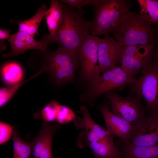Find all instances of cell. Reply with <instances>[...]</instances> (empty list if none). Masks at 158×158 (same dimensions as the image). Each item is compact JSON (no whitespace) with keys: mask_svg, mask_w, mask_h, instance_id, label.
<instances>
[{"mask_svg":"<svg viewBox=\"0 0 158 158\" xmlns=\"http://www.w3.org/2000/svg\"><path fill=\"white\" fill-rule=\"evenodd\" d=\"M61 2L63 12L61 25L54 36L44 35L41 40L47 45L56 43L76 55L78 49L89 34L90 21L79 11Z\"/></svg>","mask_w":158,"mask_h":158,"instance_id":"obj_1","label":"cell"},{"mask_svg":"<svg viewBox=\"0 0 158 158\" xmlns=\"http://www.w3.org/2000/svg\"><path fill=\"white\" fill-rule=\"evenodd\" d=\"M113 34L123 46L158 42L157 29L152 23L130 11L121 19Z\"/></svg>","mask_w":158,"mask_h":158,"instance_id":"obj_2","label":"cell"},{"mask_svg":"<svg viewBox=\"0 0 158 158\" xmlns=\"http://www.w3.org/2000/svg\"><path fill=\"white\" fill-rule=\"evenodd\" d=\"M132 4L129 0H93L91 6L94 16L90 33L96 36L113 33Z\"/></svg>","mask_w":158,"mask_h":158,"instance_id":"obj_3","label":"cell"},{"mask_svg":"<svg viewBox=\"0 0 158 158\" xmlns=\"http://www.w3.org/2000/svg\"><path fill=\"white\" fill-rule=\"evenodd\" d=\"M136 78L130 75L121 66H116L102 73L89 86L87 95L81 97L83 102L93 107L96 99L103 94L116 89L130 85Z\"/></svg>","mask_w":158,"mask_h":158,"instance_id":"obj_4","label":"cell"},{"mask_svg":"<svg viewBox=\"0 0 158 158\" xmlns=\"http://www.w3.org/2000/svg\"><path fill=\"white\" fill-rule=\"evenodd\" d=\"M43 67L58 85L72 81L79 67L76 55L59 46L54 52L48 55Z\"/></svg>","mask_w":158,"mask_h":158,"instance_id":"obj_5","label":"cell"},{"mask_svg":"<svg viewBox=\"0 0 158 158\" xmlns=\"http://www.w3.org/2000/svg\"><path fill=\"white\" fill-rule=\"evenodd\" d=\"M130 86V92L145 102L149 114L158 111V61L154 57Z\"/></svg>","mask_w":158,"mask_h":158,"instance_id":"obj_6","label":"cell"},{"mask_svg":"<svg viewBox=\"0 0 158 158\" xmlns=\"http://www.w3.org/2000/svg\"><path fill=\"white\" fill-rule=\"evenodd\" d=\"M104 95L109 103L111 112L132 125L146 116L147 108L142 104L141 99L137 95L130 92L127 96L123 97L111 91Z\"/></svg>","mask_w":158,"mask_h":158,"instance_id":"obj_7","label":"cell"},{"mask_svg":"<svg viewBox=\"0 0 158 158\" xmlns=\"http://www.w3.org/2000/svg\"><path fill=\"white\" fill-rule=\"evenodd\" d=\"M99 39L97 36L89 34L76 52L80 77L89 86L101 73L97 54Z\"/></svg>","mask_w":158,"mask_h":158,"instance_id":"obj_8","label":"cell"},{"mask_svg":"<svg viewBox=\"0 0 158 158\" xmlns=\"http://www.w3.org/2000/svg\"><path fill=\"white\" fill-rule=\"evenodd\" d=\"M83 118L77 117L73 121L75 128L82 129L78 136L77 144L82 149L88 147L90 143L114 138L107 129L97 124L91 117L86 105L80 107Z\"/></svg>","mask_w":158,"mask_h":158,"instance_id":"obj_9","label":"cell"},{"mask_svg":"<svg viewBox=\"0 0 158 158\" xmlns=\"http://www.w3.org/2000/svg\"><path fill=\"white\" fill-rule=\"evenodd\" d=\"M133 126L127 144L140 147L158 144V111L150 114Z\"/></svg>","mask_w":158,"mask_h":158,"instance_id":"obj_10","label":"cell"},{"mask_svg":"<svg viewBox=\"0 0 158 158\" xmlns=\"http://www.w3.org/2000/svg\"><path fill=\"white\" fill-rule=\"evenodd\" d=\"M123 46L108 34L100 38L98 58L101 72H104L121 64Z\"/></svg>","mask_w":158,"mask_h":158,"instance_id":"obj_11","label":"cell"},{"mask_svg":"<svg viewBox=\"0 0 158 158\" xmlns=\"http://www.w3.org/2000/svg\"><path fill=\"white\" fill-rule=\"evenodd\" d=\"M109 103L104 101L99 107L105 120L107 129L112 135L120 138L118 141L124 144L129 141L133 126L124 119L113 114Z\"/></svg>","mask_w":158,"mask_h":158,"instance_id":"obj_12","label":"cell"},{"mask_svg":"<svg viewBox=\"0 0 158 158\" xmlns=\"http://www.w3.org/2000/svg\"><path fill=\"white\" fill-rule=\"evenodd\" d=\"M60 127L56 123L44 122L42 128L32 143L34 158H55L52 150V139L55 132Z\"/></svg>","mask_w":158,"mask_h":158,"instance_id":"obj_13","label":"cell"},{"mask_svg":"<svg viewBox=\"0 0 158 158\" xmlns=\"http://www.w3.org/2000/svg\"><path fill=\"white\" fill-rule=\"evenodd\" d=\"M34 37L27 33L18 31L11 35L8 40L11 46V50L8 53L3 54V58L18 56L26 51L36 49L45 53L47 45L42 41H37Z\"/></svg>","mask_w":158,"mask_h":158,"instance_id":"obj_14","label":"cell"},{"mask_svg":"<svg viewBox=\"0 0 158 158\" xmlns=\"http://www.w3.org/2000/svg\"><path fill=\"white\" fill-rule=\"evenodd\" d=\"M155 51L143 55H122L121 66L130 75L134 77L138 73H141L151 63L154 57Z\"/></svg>","mask_w":158,"mask_h":158,"instance_id":"obj_15","label":"cell"},{"mask_svg":"<svg viewBox=\"0 0 158 158\" xmlns=\"http://www.w3.org/2000/svg\"><path fill=\"white\" fill-rule=\"evenodd\" d=\"M116 145L121 148L124 158H158V144L146 147H140L124 144L118 141Z\"/></svg>","mask_w":158,"mask_h":158,"instance_id":"obj_16","label":"cell"},{"mask_svg":"<svg viewBox=\"0 0 158 158\" xmlns=\"http://www.w3.org/2000/svg\"><path fill=\"white\" fill-rule=\"evenodd\" d=\"M47 25L49 32L48 35L53 37L61 25L63 19V12L62 3L59 1L52 0L50 6L46 14Z\"/></svg>","mask_w":158,"mask_h":158,"instance_id":"obj_17","label":"cell"},{"mask_svg":"<svg viewBox=\"0 0 158 158\" xmlns=\"http://www.w3.org/2000/svg\"><path fill=\"white\" fill-rule=\"evenodd\" d=\"M88 147L97 158H121L122 152L119 150L114 141V138L90 143Z\"/></svg>","mask_w":158,"mask_h":158,"instance_id":"obj_18","label":"cell"},{"mask_svg":"<svg viewBox=\"0 0 158 158\" xmlns=\"http://www.w3.org/2000/svg\"><path fill=\"white\" fill-rule=\"evenodd\" d=\"M47 11L46 6L43 4L39 8L36 14L30 19L20 22L15 21L18 26V31L34 37L35 35H38L39 26Z\"/></svg>","mask_w":158,"mask_h":158,"instance_id":"obj_19","label":"cell"},{"mask_svg":"<svg viewBox=\"0 0 158 158\" xmlns=\"http://www.w3.org/2000/svg\"><path fill=\"white\" fill-rule=\"evenodd\" d=\"M1 73L4 81L10 84H16L22 79L23 69L20 65L15 62L7 63L2 67Z\"/></svg>","mask_w":158,"mask_h":158,"instance_id":"obj_20","label":"cell"},{"mask_svg":"<svg viewBox=\"0 0 158 158\" xmlns=\"http://www.w3.org/2000/svg\"><path fill=\"white\" fill-rule=\"evenodd\" d=\"M140 8V15L152 23L158 24V1L137 0Z\"/></svg>","mask_w":158,"mask_h":158,"instance_id":"obj_21","label":"cell"},{"mask_svg":"<svg viewBox=\"0 0 158 158\" xmlns=\"http://www.w3.org/2000/svg\"><path fill=\"white\" fill-rule=\"evenodd\" d=\"M12 140L13 142V158H30L32 153V144L22 140L16 129L13 131Z\"/></svg>","mask_w":158,"mask_h":158,"instance_id":"obj_22","label":"cell"},{"mask_svg":"<svg viewBox=\"0 0 158 158\" xmlns=\"http://www.w3.org/2000/svg\"><path fill=\"white\" fill-rule=\"evenodd\" d=\"M158 43L150 45H137L123 46L122 56L143 55L155 50Z\"/></svg>","mask_w":158,"mask_h":158,"instance_id":"obj_23","label":"cell"},{"mask_svg":"<svg viewBox=\"0 0 158 158\" xmlns=\"http://www.w3.org/2000/svg\"><path fill=\"white\" fill-rule=\"evenodd\" d=\"M77 117L73 111L68 107L59 105L56 119L59 123L61 124L68 123L73 121Z\"/></svg>","mask_w":158,"mask_h":158,"instance_id":"obj_24","label":"cell"},{"mask_svg":"<svg viewBox=\"0 0 158 158\" xmlns=\"http://www.w3.org/2000/svg\"><path fill=\"white\" fill-rule=\"evenodd\" d=\"M59 103L56 101H53L47 104L42 110L41 116L44 121L50 122L54 121L56 119Z\"/></svg>","mask_w":158,"mask_h":158,"instance_id":"obj_25","label":"cell"},{"mask_svg":"<svg viewBox=\"0 0 158 158\" xmlns=\"http://www.w3.org/2000/svg\"><path fill=\"white\" fill-rule=\"evenodd\" d=\"M27 81L16 84L12 86L1 88L0 90V106L6 104L21 85Z\"/></svg>","mask_w":158,"mask_h":158,"instance_id":"obj_26","label":"cell"},{"mask_svg":"<svg viewBox=\"0 0 158 158\" xmlns=\"http://www.w3.org/2000/svg\"><path fill=\"white\" fill-rule=\"evenodd\" d=\"M14 126L7 123L0 122V144L2 145L7 142L13 133Z\"/></svg>","mask_w":158,"mask_h":158,"instance_id":"obj_27","label":"cell"},{"mask_svg":"<svg viewBox=\"0 0 158 158\" xmlns=\"http://www.w3.org/2000/svg\"><path fill=\"white\" fill-rule=\"evenodd\" d=\"M61 2L67 4L68 6L77 8L78 10L84 14L85 12L83 8L84 5L91 6L93 0H61Z\"/></svg>","mask_w":158,"mask_h":158,"instance_id":"obj_28","label":"cell"},{"mask_svg":"<svg viewBox=\"0 0 158 158\" xmlns=\"http://www.w3.org/2000/svg\"><path fill=\"white\" fill-rule=\"evenodd\" d=\"M10 32L11 30H9L0 29V40H8L11 36L10 35Z\"/></svg>","mask_w":158,"mask_h":158,"instance_id":"obj_29","label":"cell"},{"mask_svg":"<svg viewBox=\"0 0 158 158\" xmlns=\"http://www.w3.org/2000/svg\"><path fill=\"white\" fill-rule=\"evenodd\" d=\"M3 40H1L0 41V51L1 52L4 51L6 48V46Z\"/></svg>","mask_w":158,"mask_h":158,"instance_id":"obj_30","label":"cell"},{"mask_svg":"<svg viewBox=\"0 0 158 158\" xmlns=\"http://www.w3.org/2000/svg\"><path fill=\"white\" fill-rule=\"evenodd\" d=\"M154 57L158 61V47L155 50Z\"/></svg>","mask_w":158,"mask_h":158,"instance_id":"obj_31","label":"cell"}]
</instances>
